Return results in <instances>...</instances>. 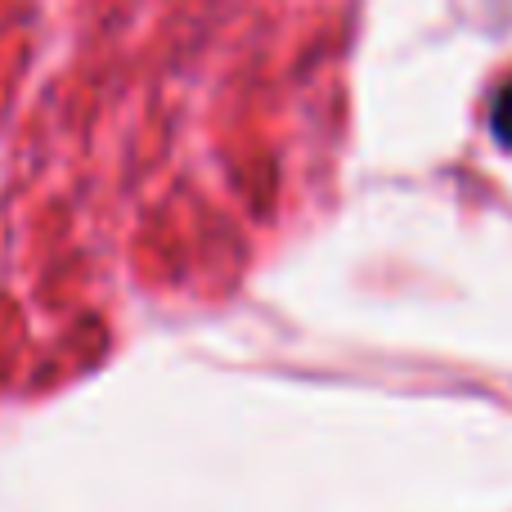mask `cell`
<instances>
[{
    "instance_id": "obj_1",
    "label": "cell",
    "mask_w": 512,
    "mask_h": 512,
    "mask_svg": "<svg viewBox=\"0 0 512 512\" xmlns=\"http://www.w3.org/2000/svg\"><path fill=\"white\" fill-rule=\"evenodd\" d=\"M490 131H495V140L504 144V149H512V81L499 90L495 108H490Z\"/></svg>"
}]
</instances>
